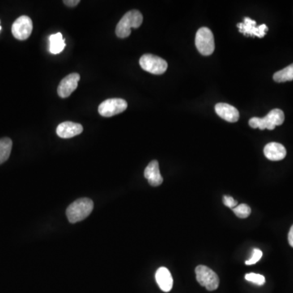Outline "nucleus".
Instances as JSON below:
<instances>
[{
  "instance_id": "nucleus-21",
  "label": "nucleus",
  "mask_w": 293,
  "mask_h": 293,
  "mask_svg": "<svg viewBox=\"0 0 293 293\" xmlns=\"http://www.w3.org/2000/svg\"><path fill=\"white\" fill-rule=\"evenodd\" d=\"M261 256H262V252L258 248H255L254 250L252 251V256L248 259V261H245L246 265H254L261 260Z\"/></svg>"
},
{
  "instance_id": "nucleus-17",
  "label": "nucleus",
  "mask_w": 293,
  "mask_h": 293,
  "mask_svg": "<svg viewBox=\"0 0 293 293\" xmlns=\"http://www.w3.org/2000/svg\"><path fill=\"white\" fill-rule=\"evenodd\" d=\"M13 141L11 138H3L0 139V165L6 162L11 154Z\"/></svg>"
},
{
  "instance_id": "nucleus-9",
  "label": "nucleus",
  "mask_w": 293,
  "mask_h": 293,
  "mask_svg": "<svg viewBox=\"0 0 293 293\" xmlns=\"http://www.w3.org/2000/svg\"><path fill=\"white\" fill-rule=\"evenodd\" d=\"M239 29V32L249 36H256L258 38H263L268 31V27L265 24L256 26V22L249 18H245L244 22L237 25Z\"/></svg>"
},
{
  "instance_id": "nucleus-20",
  "label": "nucleus",
  "mask_w": 293,
  "mask_h": 293,
  "mask_svg": "<svg viewBox=\"0 0 293 293\" xmlns=\"http://www.w3.org/2000/svg\"><path fill=\"white\" fill-rule=\"evenodd\" d=\"M245 279L249 282H253L255 284L259 285V286H261L265 282V278L264 276L261 275V274H255V273L246 274Z\"/></svg>"
},
{
  "instance_id": "nucleus-8",
  "label": "nucleus",
  "mask_w": 293,
  "mask_h": 293,
  "mask_svg": "<svg viewBox=\"0 0 293 293\" xmlns=\"http://www.w3.org/2000/svg\"><path fill=\"white\" fill-rule=\"evenodd\" d=\"M33 31L32 20L28 16H22L16 20L12 26L13 36L18 40H26Z\"/></svg>"
},
{
  "instance_id": "nucleus-5",
  "label": "nucleus",
  "mask_w": 293,
  "mask_h": 293,
  "mask_svg": "<svg viewBox=\"0 0 293 293\" xmlns=\"http://www.w3.org/2000/svg\"><path fill=\"white\" fill-rule=\"evenodd\" d=\"M196 275L199 283L207 289L208 291H214L219 286L218 274L208 266L198 265L196 268Z\"/></svg>"
},
{
  "instance_id": "nucleus-4",
  "label": "nucleus",
  "mask_w": 293,
  "mask_h": 293,
  "mask_svg": "<svg viewBox=\"0 0 293 293\" xmlns=\"http://www.w3.org/2000/svg\"><path fill=\"white\" fill-rule=\"evenodd\" d=\"M196 46L199 52L203 56L213 54L215 48L213 32L209 28L202 27L199 29L196 35Z\"/></svg>"
},
{
  "instance_id": "nucleus-23",
  "label": "nucleus",
  "mask_w": 293,
  "mask_h": 293,
  "mask_svg": "<svg viewBox=\"0 0 293 293\" xmlns=\"http://www.w3.org/2000/svg\"><path fill=\"white\" fill-rule=\"evenodd\" d=\"M79 3V0H65V1H64V4H65L66 6L71 7V8L77 6Z\"/></svg>"
},
{
  "instance_id": "nucleus-16",
  "label": "nucleus",
  "mask_w": 293,
  "mask_h": 293,
  "mask_svg": "<svg viewBox=\"0 0 293 293\" xmlns=\"http://www.w3.org/2000/svg\"><path fill=\"white\" fill-rule=\"evenodd\" d=\"M50 52L52 54L61 53L65 48V40L63 39L61 33H57L50 36Z\"/></svg>"
},
{
  "instance_id": "nucleus-3",
  "label": "nucleus",
  "mask_w": 293,
  "mask_h": 293,
  "mask_svg": "<svg viewBox=\"0 0 293 293\" xmlns=\"http://www.w3.org/2000/svg\"><path fill=\"white\" fill-rule=\"evenodd\" d=\"M284 113L279 108L271 110L265 117H252L249 120V125L253 129L259 128L263 129H267L272 130L277 125H282L284 121Z\"/></svg>"
},
{
  "instance_id": "nucleus-18",
  "label": "nucleus",
  "mask_w": 293,
  "mask_h": 293,
  "mask_svg": "<svg viewBox=\"0 0 293 293\" xmlns=\"http://www.w3.org/2000/svg\"><path fill=\"white\" fill-rule=\"evenodd\" d=\"M276 82H285L293 80V64L280 71L276 72L273 76Z\"/></svg>"
},
{
  "instance_id": "nucleus-24",
  "label": "nucleus",
  "mask_w": 293,
  "mask_h": 293,
  "mask_svg": "<svg viewBox=\"0 0 293 293\" xmlns=\"http://www.w3.org/2000/svg\"><path fill=\"white\" fill-rule=\"evenodd\" d=\"M288 242L289 244L293 248V225L291 226L290 231L288 233Z\"/></svg>"
},
{
  "instance_id": "nucleus-14",
  "label": "nucleus",
  "mask_w": 293,
  "mask_h": 293,
  "mask_svg": "<svg viewBox=\"0 0 293 293\" xmlns=\"http://www.w3.org/2000/svg\"><path fill=\"white\" fill-rule=\"evenodd\" d=\"M144 177L148 179L150 185L153 187H158L163 183L161 172H160L159 163L158 161H153L150 162L144 171Z\"/></svg>"
},
{
  "instance_id": "nucleus-25",
  "label": "nucleus",
  "mask_w": 293,
  "mask_h": 293,
  "mask_svg": "<svg viewBox=\"0 0 293 293\" xmlns=\"http://www.w3.org/2000/svg\"><path fill=\"white\" fill-rule=\"evenodd\" d=\"M0 31H1V26H0Z\"/></svg>"
},
{
  "instance_id": "nucleus-12",
  "label": "nucleus",
  "mask_w": 293,
  "mask_h": 293,
  "mask_svg": "<svg viewBox=\"0 0 293 293\" xmlns=\"http://www.w3.org/2000/svg\"><path fill=\"white\" fill-rule=\"evenodd\" d=\"M264 154L265 158L269 161L273 162H278L281 160L284 159L287 155V151L285 149L284 146L278 143V142H269L265 145L264 149Z\"/></svg>"
},
{
  "instance_id": "nucleus-15",
  "label": "nucleus",
  "mask_w": 293,
  "mask_h": 293,
  "mask_svg": "<svg viewBox=\"0 0 293 293\" xmlns=\"http://www.w3.org/2000/svg\"><path fill=\"white\" fill-rule=\"evenodd\" d=\"M156 281L162 291L169 292L173 287V278L167 268L161 267L156 272Z\"/></svg>"
},
{
  "instance_id": "nucleus-13",
  "label": "nucleus",
  "mask_w": 293,
  "mask_h": 293,
  "mask_svg": "<svg viewBox=\"0 0 293 293\" xmlns=\"http://www.w3.org/2000/svg\"><path fill=\"white\" fill-rule=\"evenodd\" d=\"M215 111L220 117L228 122H236L239 120V111L230 104L218 103L216 104Z\"/></svg>"
},
{
  "instance_id": "nucleus-22",
  "label": "nucleus",
  "mask_w": 293,
  "mask_h": 293,
  "mask_svg": "<svg viewBox=\"0 0 293 293\" xmlns=\"http://www.w3.org/2000/svg\"><path fill=\"white\" fill-rule=\"evenodd\" d=\"M223 204L226 205V207L231 208V209L236 207L238 205L237 201H235V199L232 198L231 196H223Z\"/></svg>"
},
{
  "instance_id": "nucleus-6",
  "label": "nucleus",
  "mask_w": 293,
  "mask_h": 293,
  "mask_svg": "<svg viewBox=\"0 0 293 293\" xmlns=\"http://www.w3.org/2000/svg\"><path fill=\"white\" fill-rule=\"evenodd\" d=\"M139 65L145 71L161 75L167 70L168 64L159 56L152 54H145L141 56Z\"/></svg>"
},
{
  "instance_id": "nucleus-7",
  "label": "nucleus",
  "mask_w": 293,
  "mask_h": 293,
  "mask_svg": "<svg viewBox=\"0 0 293 293\" xmlns=\"http://www.w3.org/2000/svg\"><path fill=\"white\" fill-rule=\"evenodd\" d=\"M127 102L125 99L119 98L108 99L99 104L98 111L101 116L110 117L124 112L127 108Z\"/></svg>"
},
{
  "instance_id": "nucleus-1",
  "label": "nucleus",
  "mask_w": 293,
  "mask_h": 293,
  "mask_svg": "<svg viewBox=\"0 0 293 293\" xmlns=\"http://www.w3.org/2000/svg\"><path fill=\"white\" fill-rule=\"evenodd\" d=\"M142 13L138 10H131L125 13L116 27V36L120 39L127 38L131 33V28H138L142 25Z\"/></svg>"
},
{
  "instance_id": "nucleus-19",
  "label": "nucleus",
  "mask_w": 293,
  "mask_h": 293,
  "mask_svg": "<svg viewBox=\"0 0 293 293\" xmlns=\"http://www.w3.org/2000/svg\"><path fill=\"white\" fill-rule=\"evenodd\" d=\"M232 210L234 214L239 218H247L251 214V208L245 204L237 205Z\"/></svg>"
},
{
  "instance_id": "nucleus-11",
  "label": "nucleus",
  "mask_w": 293,
  "mask_h": 293,
  "mask_svg": "<svg viewBox=\"0 0 293 293\" xmlns=\"http://www.w3.org/2000/svg\"><path fill=\"white\" fill-rule=\"evenodd\" d=\"M83 131V127L79 123L73 121H65L56 128V134L62 138H73Z\"/></svg>"
},
{
  "instance_id": "nucleus-2",
  "label": "nucleus",
  "mask_w": 293,
  "mask_h": 293,
  "mask_svg": "<svg viewBox=\"0 0 293 293\" xmlns=\"http://www.w3.org/2000/svg\"><path fill=\"white\" fill-rule=\"evenodd\" d=\"M94 204L91 199L81 198L72 203L66 210L69 222L76 223L87 218L92 212Z\"/></svg>"
},
{
  "instance_id": "nucleus-10",
  "label": "nucleus",
  "mask_w": 293,
  "mask_h": 293,
  "mask_svg": "<svg viewBox=\"0 0 293 293\" xmlns=\"http://www.w3.org/2000/svg\"><path fill=\"white\" fill-rule=\"evenodd\" d=\"M79 80L80 75L77 73H70L65 78H63L57 88L59 96L61 98L69 97L78 88Z\"/></svg>"
}]
</instances>
